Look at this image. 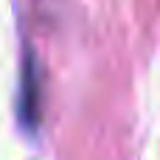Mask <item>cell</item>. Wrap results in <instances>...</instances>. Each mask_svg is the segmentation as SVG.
Listing matches in <instances>:
<instances>
[{
	"mask_svg": "<svg viewBox=\"0 0 160 160\" xmlns=\"http://www.w3.org/2000/svg\"><path fill=\"white\" fill-rule=\"evenodd\" d=\"M37 70L31 68V56H25L22 65V90H20V115L25 124H37L39 121V107H37Z\"/></svg>",
	"mask_w": 160,
	"mask_h": 160,
	"instance_id": "cell-1",
	"label": "cell"
}]
</instances>
